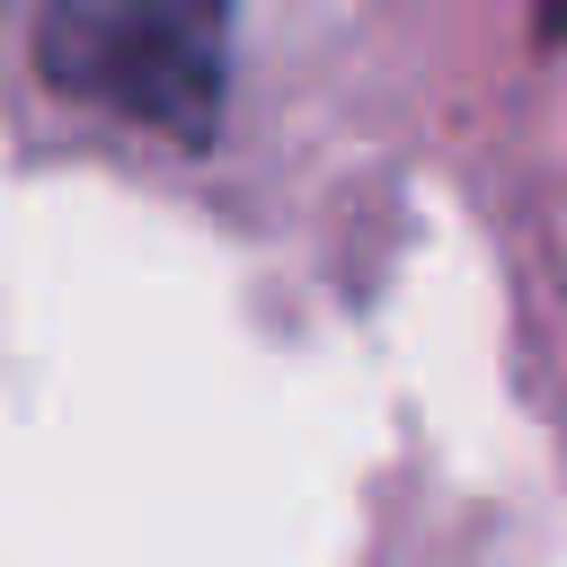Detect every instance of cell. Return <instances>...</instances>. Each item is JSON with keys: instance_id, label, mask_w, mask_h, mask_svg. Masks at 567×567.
Listing matches in <instances>:
<instances>
[{"instance_id": "1", "label": "cell", "mask_w": 567, "mask_h": 567, "mask_svg": "<svg viewBox=\"0 0 567 567\" xmlns=\"http://www.w3.org/2000/svg\"><path fill=\"white\" fill-rule=\"evenodd\" d=\"M230 18L239 0H35V71L195 151L230 106Z\"/></svg>"}, {"instance_id": "2", "label": "cell", "mask_w": 567, "mask_h": 567, "mask_svg": "<svg viewBox=\"0 0 567 567\" xmlns=\"http://www.w3.org/2000/svg\"><path fill=\"white\" fill-rule=\"evenodd\" d=\"M532 35L540 44H567V0H532Z\"/></svg>"}]
</instances>
